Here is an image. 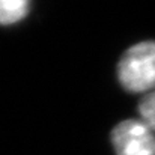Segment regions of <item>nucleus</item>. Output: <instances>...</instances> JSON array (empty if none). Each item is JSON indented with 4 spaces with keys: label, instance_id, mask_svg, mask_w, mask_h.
Returning a JSON list of instances; mask_svg holds the SVG:
<instances>
[{
    "label": "nucleus",
    "instance_id": "nucleus-4",
    "mask_svg": "<svg viewBox=\"0 0 155 155\" xmlns=\"http://www.w3.org/2000/svg\"><path fill=\"white\" fill-rule=\"evenodd\" d=\"M139 113L142 116V120L155 133V92H151L140 101Z\"/></svg>",
    "mask_w": 155,
    "mask_h": 155
},
{
    "label": "nucleus",
    "instance_id": "nucleus-2",
    "mask_svg": "<svg viewBox=\"0 0 155 155\" xmlns=\"http://www.w3.org/2000/svg\"><path fill=\"white\" fill-rule=\"evenodd\" d=\"M116 155H155L154 131L137 119L119 122L111 131Z\"/></svg>",
    "mask_w": 155,
    "mask_h": 155
},
{
    "label": "nucleus",
    "instance_id": "nucleus-1",
    "mask_svg": "<svg viewBox=\"0 0 155 155\" xmlns=\"http://www.w3.org/2000/svg\"><path fill=\"white\" fill-rule=\"evenodd\" d=\"M117 77L130 92H146L155 87V41L130 47L119 60Z\"/></svg>",
    "mask_w": 155,
    "mask_h": 155
},
{
    "label": "nucleus",
    "instance_id": "nucleus-3",
    "mask_svg": "<svg viewBox=\"0 0 155 155\" xmlns=\"http://www.w3.org/2000/svg\"><path fill=\"white\" fill-rule=\"evenodd\" d=\"M29 12V2L26 0H0V24H15L21 21Z\"/></svg>",
    "mask_w": 155,
    "mask_h": 155
}]
</instances>
